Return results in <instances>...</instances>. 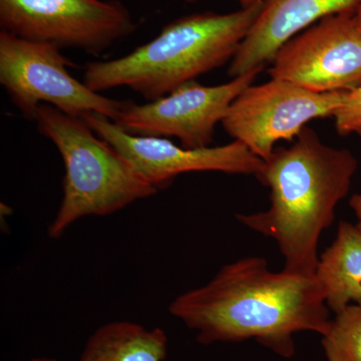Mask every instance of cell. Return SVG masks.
<instances>
[{
	"instance_id": "6da1fadb",
	"label": "cell",
	"mask_w": 361,
	"mask_h": 361,
	"mask_svg": "<svg viewBox=\"0 0 361 361\" xmlns=\"http://www.w3.org/2000/svg\"><path fill=\"white\" fill-rule=\"evenodd\" d=\"M171 314L198 332L202 344L255 339L276 355L295 353L294 334L324 336L329 308L315 275L268 269L264 258L239 259L204 286L178 296Z\"/></svg>"
},
{
	"instance_id": "7a4b0ae2",
	"label": "cell",
	"mask_w": 361,
	"mask_h": 361,
	"mask_svg": "<svg viewBox=\"0 0 361 361\" xmlns=\"http://www.w3.org/2000/svg\"><path fill=\"white\" fill-rule=\"evenodd\" d=\"M357 168L349 149L326 146L305 126L290 147L273 149L256 176L269 188V209L238 214L237 220L276 242L283 270L313 276L320 236L336 219V207L348 196Z\"/></svg>"
},
{
	"instance_id": "3957f363",
	"label": "cell",
	"mask_w": 361,
	"mask_h": 361,
	"mask_svg": "<svg viewBox=\"0 0 361 361\" xmlns=\"http://www.w3.org/2000/svg\"><path fill=\"white\" fill-rule=\"evenodd\" d=\"M262 4L234 13L207 11L178 18L122 58L87 63L82 82L96 92L128 87L156 101L231 63Z\"/></svg>"
},
{
	"instance_id": "277c9868",
	"label": "cell",
	"mask_w": 361,
	"mask_h": 361,
	"mask_svg": "<svg viewBox=\"0 0 361 361\" xmlns=\"http://www.w3.org/2000/svg\"><path fill=\"white\" fill-rule=\"evenodd\" d=\"M35 121L40 134L56 145L66 168L63 201L49 228L51 238L63 236L80 218L111 215L158 193L82 118L44 104Z\"/></svg>"
},
{
	"instance_id": "5b68a950",
	"label": "cell",
	"mask_w": 361,
	"mask_h": 361,
	"mask_svg": "<svg viewBox=\"0 0 361 361\" xmlns=\"http://www.w3.org/2000/svg\"><path fill=\"white\" fill-rule=\"evenodd\" d=\"M75 66L59 47L0 32V84L27 120H35L40 104L82 118L90 113L115 121L126 102L94 92L73 77Z\"/></svg>"
},
{
	"instance_id": "8992f818",
	"label": "cell",
	"mask_w": 361,
	"mask_h": 361,
	"mask_svg": "<svg viewBox=\"0 0 361 361\" xmlns=\"http://www.w3.org/2000/svg\"><path fill=\"white\" fill-rule=\"evenodd\" d=\"M0 26L20 39L92 56L137 27L118 0H0Z\"/></svg>"
},
{
	"instance_id": "52a82bcc",
	"label": "cell",
	"mask_w": 361,
	"mask_h": 361,
	"mask_svg": "<svg viewBox=\"0 0 361 361\" xmlns=\"http://www.w3.org/2000/svg\"><path fill=\"white\" fill-rule=\"evenodd\" d=\"M344 92L319 94L271 78L264 84L250 85L235 99L222 121L223 128L266 161L277 142H293L310 121L334 116Z\"/></svg>"
},
{
	"instance_id": "ba28073f",
	"label": "cell",
	"mask_w": 361,
	"mask_h": 361,
	"mask_svg": "<svg viewBox=\"0 0 361 361\" xmlns=\"http://www.w3.org/2000/svg\"><path fill=\"white\" fill-rule=\"evenodd\" d=\"M261 68L219 85L189 82L147 104L126 102L115 122L140 137H176L186 149L211 146L216 126L222 123L237 97L255 82Z\"/></svg>"
},
{
	"instance_id": "9c48e42d",
	"label": "cell",
	"mask_w": 361,
	"mask_h": 361,
	"mask_svg": "<svg viewBox=\"0 0 361 361\" xmlns=\"http://www.w3.org/2000/svg\"><path fill=\"white\" fill-rule=\"evenodd\" d=\"M355 13L326 16L285 42L271 63L270 77L319 94L360 87L361 30Z\"/></svg>"
},
{
	"instance_id": "30bf717a",
	"label": "cell",
	"mask_w": 361,
	"mask_h": 361,
	"mask_svg": "<svg viewBox=\"0 0 361 361\" xmlns=\"http://www.w3.org/2000/svg\"><path fill=\"white\" fill-rule=\"evenodd\" d=\"M82 120L158 191L170 186L178 176L186 173L257 176L264 165L262 159L238 141L225 146L186 149L166 137L130 135L101 114H87Z\"/></svg>"
},
{
	"instance_id": "8fae6325",
	"label": "cell",
	"mask_w": 361,
	"mask_h": 361,
	"mask_svg": "<svg viewBox=\"0 0 361 361\" xmlns=\"http://www.w3.org/2000/svg\"><path fill=\"white\" fill-rule=\"evenodd\" d=\"M361 0H263L250 32L230 63L233 78L264 70L278 49L298 33L332 14L356 13Z\"/></svg>"
},
{
	"instance_id": "7c38bea8",
	"label": "cell",
	"mask_w": 361,
	"mask_h": 361,
	"mask_svg": "<svg viewBox=\"0 0 361 361\" xmlns=\"http://www.w3.org/2000/svg\"><path fill=\"white\" fill-rule=\"evenodd\" d=\"M315 276L336 314L349 304H361V232L341 221L334 243L319 256Z\"/></svg>"
},
{
	"instance_id": "4fadbf2b",
	"label": "cell",
	"mask_w": 361,
	"mask_h": 361,
	"mask_svg": "<svg viewBox=\"0 0 361 361\" xmlns=\"http://www.w3.org/2000/svg\"><path fill=\"white\" fill-rule=\"evenodd\" d=\"M167 349L168 337L164 330L114 322L92 334L80 361H164Z\"/></svg>"
},
{
	"instance_id": "5bb4252c",
	"label": "cell",
	"mask_w": 361,
	"mask_h": 361,
	"mask_svg": "<svg viewBox=\"0 0 361 361\" xmlns=\"http://www.w3.org/2000/svg\"><path fill=\"white\" fill-rule=\"evenodd\" d=\"M326 361H361V304H349L322 336Z\"/></svg>"
},
{
	"instance_id": "9a60e30c",
	"label": "cell",
	"mask_w": 361,
	"mask_h": 361,
	"mask_svg": "<svg viewBox=\"0 0 361 361\" xmlns=\"http://www.w3.org/2000/svg\"><path fill=\"white\" fill-rule=\"evenodd\" d=\"M336 132L348 137L361 130V87L344 92L341 108L334 116Z\"/></svg>"
},
{
	"instance_id": "2e32d148",
	"label": "cell",
	"mask_w": 361,
	"mask_h": 361,
	"mask_svg": "<svg viewBox=\"0 0 361 361\" xmlns=\"http://www.w3.org/2000/svg\"><path fill=\"white\" fill-rule=\"evenodd\" d=\"M361 137V130L357 133ZM349 205H350L353 210L355 211V215L357 216L358 221H361V194L353 195L351 197L350 201H349Z\"/></svg>"
},
{
	"instance_id": "e0dca14e",
	"label": "cell",
	"mask_w": 361,
	"mask_h": 361,
	"mask_svg": "<svg viewBox=\"0 0 361 361\" xmlns=\"http://www.w3.org/2000/svg\"><path fill=\"white\" fill-rule=\"evenodd\" d=\"M186 1H195V0H186ZM241 7H250L256 6V4H262L263 0H236Z\"/></svg>"
},
{
	"instance_id": "ac0fdd59",
	"label": "cell",
	"mask_w": 361,
	"mask_h": 361,
	"mask_svg": "<svg viewBox=\"0 0 361 361\" xmlns=\"http://www.w3.org/2000/svg\"><path fill=\"white\" fill-rule=\"evenodd\" d=\"M355 18L356 21H357L358 27H360L361 30V6L360 8L357 9V11H356Z\"/></svg>"
},
{
	"instance_id": "d6986e66",
	"label": "cell",
	"mask_w": 361,
	"mask_h": 361,
	"mask_svg": "<svg viewBox=\"0 0 361 361\" xmlns=\"http://www.w3.org/2000/svg\"><path fill=\"white\" fill-rule=\"evenodd\" d=\"M32 361H56V360H49V358H35V360H32Z\"/></svg>"
},
{
	"instance_id": "ffe728a7",
	"label": "cell",
	"mask_w": 361,
	"mask_h": 361,
	"mask_svg": "<svg viewBox=\"0 0 361 361\" xmlns=\"http://www.w3.org/2000/svg\"><path fill=\"white\" fill-rule=\"evenodd\" d=\"M356 226H357L358 229H360V231L361 232V221H358V223L356 224Z\"/></svg>"
}]
</instances>
